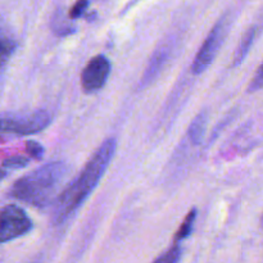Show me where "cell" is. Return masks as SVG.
Wrapping results in <instances>:
<instances>
[{"mask_svg": "<svg viewBox=\"0 0 263 263\" xmlns=\"http://www.w3.org/2000/svg\"><path fill=\"white\" fill-rule=\"evenodd\" d=\"M116 146L117 143L115 139H108L102 144L92 158L85 164L79 176L57 198L53 216L55 225H62L69 220L97 187L115 156Z\"/></svg>", "mask_w": 263, "mask_h": 263, "instance_id": "cell-1", "label": "cell"}, {"mask_svg": "<svg viewBox=\"0 0 263 263\" xmlns=\"http://www.w3.org/2000/svg\"><path fill=\"white\" fill-rule=\"evenodd\" d=\"M68 167L63 162H53L18 179L10 187V197L27 204L46 205L58 190Z\"/></svg>", "mask_w": 263, "mask_h": 263, "instance_id": "cell-2", "label": "cell"}, {"mask_svg": "<svg viewBox=\"0 0 263 263\" xmlns=\"http://www.w3.org/2000/svg\"><path fill=\"white\" fill-rule=\"evenodd\" d=\"M50 122V115L45 110H37L30 115H8L2 120V130L3 133L25 136L45 130Z\"/></svg>", "mask_w": 263, "mask_h": 263, "instance_id": "cell-3", "label": "cell"}, {"mask_svg": "<svg viewBox=\"0 0 263 263\" xmlns=\"http://www.w3.org/2000/svg\"><path fill=\"white\" fill-rule=\"evenodd\" d=\"M32 229V221L25 211L15 204H8L2 211L0 240L2 243L26 235Z\"/></svg>", "mask_w": 263, "mask_h": 263, "instance_id": "cell-4", "label": "cell"}, {"mask_svg": "<svg viewBox=\"0 0 263 263\" xmlns=\"http://www.w3.org/2000/svg\"><path fill=\"white\" fill-rule=\"evenodd\" d=\"M223 36H225V21L221 20L211 30L203 45L200 46L199 51L195 55V59L192 66L193 73L200 74L210 67V64L212 63L216 54H217L218 49H220L221 44H222Z\"/></svg>", "mask_w": 263, "mask_h": 263, "instance_id": "cell-5", "label": "cell"}, {"mask_svg": "<svg viewBox=\"0 0 263 263\" xmlns=\"http://www.w3.org/2000/svg\"><path fill=\"white\" fill-rule=\"evenodd\" d=\"M112 64L104 55H97L90 59L81 74L82 87L86 92H94L102 89L109 77Z\"/></svg>", "mask_w": 263, "mask_h": 263, "instance_id": "cell-6", "label": "cell"}, {"mask_svg": "<svg viewBox=\"0 0 263 263\" xmlns=\"http://www.w3.org/2000/svg\"><path fill=\"white\" fill-rule=\"evenodd\" d=\"M167 58H168V49H159V50L154 54L151 63H149L148 68H146L145 74H144L143 77L144 82H151L152 80L159 73V71H161V68L163 67Z\"/></svg>", "mask_w": 263, "mask_h": 263, "instance_id": "cell-7", "label": "cell"}, {"mask_svg": "<svg viewBox=\"0 0 263 263\" xmlns=\"http://www.w3.org/2000/svg\"><path fill=\"white\" fill-rule=\"evenodd\" d=\"M254 37H256V27H252L251 30L244 35L240 44H239L238 49H236L235 57H234V66H239V64L244 61L247 54L249 53V49H251L252 44H253Z\"/></svg>", "mask_w": 263, "mask_h": 263, "instance_id": "cell-8", "label": "cell"}, {"mask_svg": "<svg viewBox=\"0 0 263 263\" xmlns=\"http://www.w3.org/2000/svg\"><path fill=\"white\" fill-rule=\"evenodd\" d=\"M205 123H207V118H205L204 113H200L194 118L189 127V138L193 144L202 143L205 131Z\"/></svg>", "mask_w": 263, "mask_h": 263, "instance_id": "cell-9", "label": "cell"}, {"mask_svg": "<svg viewBox=\"0 0 263 263\" xmlns=\"http://www.w3.org/2000/svg\"><path fill=\"white\" fill-rule=\"evenodd\" d=\"M195 218H197V211L192 210L189 212V215H187L186 217H185V220H184V222H182V225L180 226V229H179V230H177L176 236H175L176 241L182 240V239H186L187 236H189L190 234H192L193 228H194Z\"/></svg>", "mask_w": 263, "mask_h": 263, "instance_id": "cell-10", "label": "cell"}, {"mask_svg": "<svg viewBox=\"0 0 263 263\" xmlns=\"http://www.w3.org/2000/svg\"><path fill=\"white\" fill-rule=\"evenodd\" d=\"M181 258V248L179 246H174L166 253L159 256L153 263H179Z\"/></svg>", "mask_w": 263, "mask_h": 263, "instance_id": "cell-11", "label": "cell"}, {"mask_svg": "<svg viewBox=\"0 0 263 263\" xmlns=\"http://www.w3.org/2000/svg\"><path fill=\"white\" fill-rule=\"evenodd\" d=\"M30 163V159L26 158V157L22 156H15L10 157V158L5 159L3 162V168L4 170H21L25 168L26 166H28Z\"/></svg>", "mask_w": 263, "mask_h": 263, "instance_id": "cell-12", "label": "cell"}, {"mask_svg": "<svg viewBox=\"0 0 263 263\" xmlns=\"http://www.w3.org/2000/svg\"><path fill=\"white\" fill-rule=\"evenodd\" d=\"M26 152L33 159H41L44 156V148L41 146V144L36 143V141H27L26 143Z\"/></svg>", "mask_w": 263, "mask_h": 263, "instance_id": "cell-13", "label": "cell"}, {"mask_svg": "<svg viewBox=\"0 0 263 263\" xmlns=\"http://www.w3.org/2000/svg\"><path fill=\"white\" fill-rule=\"evenodd\" d=\"M87 5H89V0H77L74 5L72 7L71 12H69V17L71 18H79L81 17L82 13L86 10Z\"/></svg>", "mask_w": 263, "mask_h": 263, "instance_id": "cell-14", "label": "cell"}, {"mask_svg": "<svg viewBox=\"0 0 263 263\" xmlns=\"http://www.w3.org/2000/svg\"><path fill=\"white\" fill-rule=\"evenodd\" d=\"M263 87V63L261 67L257 71L256 76L252 80L251 85H249V91H257V90H261Z\"/></svg>", "mask_w": 263, "mask_h": 263, "instance_id": "cell-15", "label": "cell"}]
</instances>
